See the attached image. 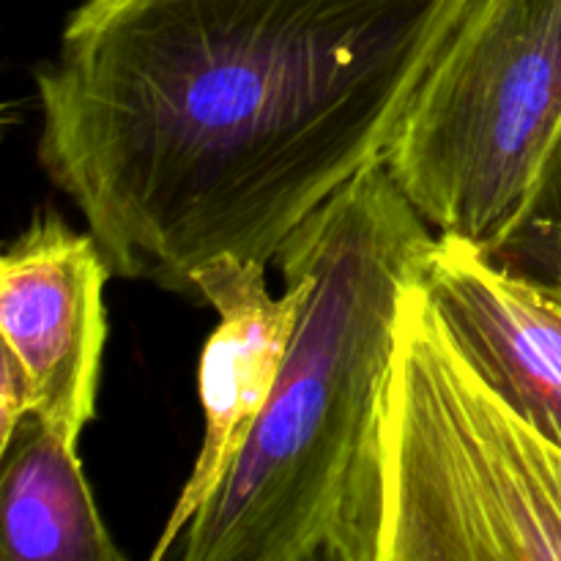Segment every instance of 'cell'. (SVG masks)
<instances>
[{"label": "cell", "instance_id": "obj_1", "mask_svg": "<svg viewBox=\"0 0 561 561\" xmlns=\"http://www.w3.org/2000/svg\"><path fill=\"white\" fill-rule=\"evenodd\" d=\"M469 0H85L36 75L38 159L110 268L268 266L389 140Z\"/></svg>", "mask_w": 561, "mask_h": 561}, {"label": "cell", "instance_id": "obj_2", "mask_svg": "<svg viewBox=\"0 0 561 561\" xmlns=\"http://www.w3.org/2000/svg\"><path fill=\"white\" fill-rule=\"evenodd\" d=\"M433 241L381 162L285 241L274 263L305 301L277 387L170 557L378 561L383 394Z\"/></svg>", "mask_w": 561, "mask_h": 561}, {"label": "cell", "instance_id": "obj_3", "mask_svg": "<svg viewBox=\"0 0 561 561\" xmlns=\"http://www.w3.org/2000/svg\"><path fill=\"white\" fill-rule=\"evenodd\" d=\"M378 561H561V447L403 296L381 422Z\"/></svg>", "mask_w": 561, "mask_h": 561}, {"label": "cell", "instance_id": "obj_4", "mask_svg": "<svg viewBox=\"0 0 561 561\" xmlns=\"http://www.w3.org/2000/svg\"><path fill=\"white\" fill-rule=\"evenodd\" d=\"M561 135V0H469L381 164L438 236L491 244Z\"/></svg>", "mask_w": 561, "mask_h": 561}, {"label": "cell", "instance_id": "obj_5", "mask_svg": "<svg viewBox=\"0 0 561 561\" xmlns=\"http://www.w3.org/2000/svg\"><path fill=\"white\" fill-rule=\"evenodd\" d=\"M110 263L93 233L36 214L0 257V332L33 389V414L80 442L107 343Z\"/></svg>", "mask_w": 561, "mask_h": 561}, {"label": "cell", "instance_id": "obj_6", "mask_svg": "<svg viewBox=\"0 0 561 561\" xmlns=\"http://www.w3.org/2000/svg\"><path fill=\"white\" fill-rule=\"evenodd\" d=\"M285 285L283 296H272L266 266L241 257H217L195 274V290L219 316L201 356L206 433L151 561L170 559L190 520L239 458L277 387L305 301L299 283L285 279Z\"/></svg>", "mask_w": 561, "mask_h": 561}, {"label": "cell", "instance_id": "obj_7", "mask_svg": "<svg viewBox=\"0 0 561 561\" xmlns=\"http://www.w3.org/2000/svg\"><path fill=\"white\" fill-rule=\"evenodd\" d=\"M420 285L471 370L561 447V290L438 233Z\"/></svg>", "mask_w": 561, "mask_h": 561}, {"label": "cell", "instance_id": "obj_8", "mask_svg": "<svg viewBox=\"0 0 561 561\" xmlns=\"http://www.w3.org/2000/svg\"><path fill=\"white\" fill-rule=\"evenodd\" d=\"M3 561H124L91 496L77 444L36 414L3 449Z\"/></svg>", "mask_w": 561, "mask_h": 561}, {"label": "cell", "instance_id": "obj_9", "mask_svg": "<svg viewBox=\"0 0 561 561\" xmlns=\"http://www.w3.org/2000/svg\"><path fill=\"white\" fill-rule=\"evenodd\" d=\"M480 252L504 272L561 290V135L515 217Z\"/></svg>", "mask_w": 561, "mask_h": 561}, {"label": "cell", "instance_id": "obj_10", "mask_svg": "<svg viewBox=\"0 0 561 561\" xmlns=\"http://www.w3.org/2000/svg\"><path fill=\"white\" fill-rule=\"evenodd\" d=\"M0 453L11 444L16 427L33 414V389L11 351L0 356Z\"/></svg>", "mask_w": 561, "mask_h": 561}]
</instances>
